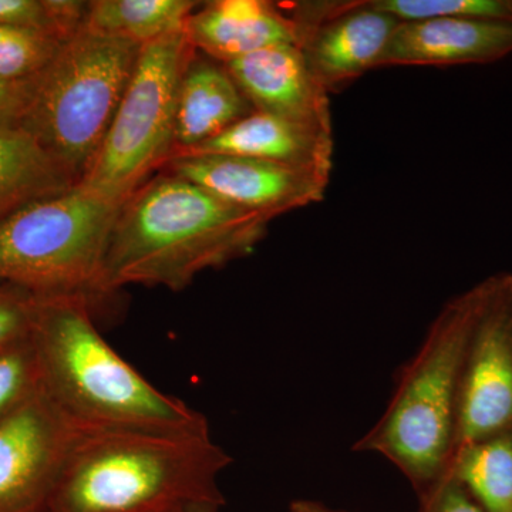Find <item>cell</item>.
Here are the masks:
<instances>
[{"mask_svg":"<svg viewBox=\"0 0 512 512\" xmlns=\"http://www.w3.org/2000/svg\"><path fill=\"white\" fill-rule=\"evenodd\" d=\"M221 507H215V505H197L194 508V512H220Z\"/></svg>","mask_w":512,"mask_h":512,"instance_id":"cell-29","label":"cell"},{"mask_svg":"<svg viewBox=\"0 0 512 512\" xmlns=\"http://www.w3.org/2000/svg\"><path fill=\"white\" fill-rule=\"evenodd\" d=\"M37 303L33 293L0 282V352L30 339Z\"/></svg>","mask_w":512,"mask_h":512,"instance_id":"cell-23","label":"cell"},{"mask_svg":"<svg viewBox=\"0 0 512 512\" xmlns=\"http://www.w3.org/2000/svg\"><path fill=\"white\" fill-rule=\"evenodd\" d=\"M79 184L19 126H0V222L42 198Z\"/></svg>","mask_w":512,"mask_h":512,"instance_id":"cell-17","label":"cell"},{"mask_svg":"<svg viewBox=\"0 0 512 512\" xmlns=\"http://www.w3.org/2000/svg\"><path fill=\"white\" fill-rule=\"evenodd\" d=\"M0 25L42 30L64 39L57 32L49 0H0Z\"/></svg>","mask_w":512,"mask_h":512,"instance_id":"cell-25","label":"cell"},{"mask_svg":"<svg viewBox=\"0 0 512 512\" xmlns=\"http://www.w3.org/2000/svg\"><path fill=\"white\" fill-rule=\"evenodd\" d=\"M252 111L224 64L191 59L178 93L174 153L217 137Z\"/></svg>","mask_w":512,"mask_h":512,"instance_id":"cell-16","label":"cell"},{"mask_svg":"<svg viewBox=\"0 0 512 512\" xmlns=\"http://www.w3.org/2000/svg\"><path fill=\"white\" fill-rule=\"evenodd\" d=\"M288 512H349L340 508L329 507V505L315 500H295L289 505Z\"/></svg>","mask_w":512,"mask_h":512,"instance_id":"cell-27","label":"cell"},{"mask_svg":"<svg viewBox=\"0 0 512 512\" xmlns=\"http://www.w3.org/2000/svg\"><path fill=\"white\" fill-rule=\"evenodd\" d=\"M42 387L32 336L0 352V424L18 412Z\"/></svg>","mask_w":512,"mask_h":512,"instance_id":"cell-22","label":"cell"},{"mask_svg":"<svg viewBox=\"0 0 512 512\" xmlns=\"http://www.w3.org/2000/svg\"><path fill=\"white\" fill-rule=\"evenodd\" d=\"M32 343L43 389L80 429H210L204 414L158 390L109 345L86 299L39 298Z\"/></svg>","mask_w":512,"mask_h":512,"instance_id":"cell-3","label":"cell"},{"mask_svg":"<svg viewBox=\"0 0 512 512\" xmlns=\"http://www.w3.org/2000/svg\"><path fill=\"white\" fill-rule=\"evenodd\" d=\"M194 0H93L86 26L106 35L146 45L184 32L188 18L200 8Z\"/></svg>","mask_w":512,"mask_h":512,"instance_id":"cell-19","label":"cell"},{"mask_svg":"<svg viewBox=\"0 0 512 512\" xmlns=\"http://www.w3.org/2000/svg\"><path fill=\"white\" fill-rule=\"evenodd\" d=\"M372 3L400 22L440 18L512 22V0H375Z\"/></svg>","mask_w":512,"mask_h":512,"instance_id":"cell-21","label":"cell"},{"mask_svg":"<svg viewBox=\"0 0 512 512\" xmlns=\"http://www.w3.org/2000/svg\"><path fill=\"white\" fill-rule=\"evenodd\" d=\"M416 512H483L456 478L446 474L436 484L417 495Z\"/></svg>","mask_w":512,"mask_h":512,"instance_id":"cell-24","label":"cell"},{"mask_svg":"<svg viewBox=\"0 0 512 512\" xmlns=\"http://www.w3.org/2000/svg\"><path fill=\"white\" fill-rule=\"evenodd\" d=\"M210 429H80L45 512H150L225 505L231 466Z\"/></svg>","mask_w":512,"mask_h":512,"instance_id":"cell-1","label":"cell"},{"mask_svg":"<svg viewBox=\"0 0 512 512\" xmlns=\"http://www.w3.org/2000/svg\"><path fill=\"white\" fill-rule=\"evenodd\" d=\"M64 40L55 33L0 25V83L33 79L55 57Z\"/></svg>","mask_w":512,"mask_h":512,"instance_id":"cell-20","label":"cell"},{"mask_svg":"<svg viewBox=\"0 0 512 512\" xmlns=\"http://www.w3.org/2000/svg\"><path fill=\"white\" fill-rule=\"evenodd\" d=\"M164 173L204 188L220 200L274 218L323 200L330 175L292 165L221 156L185 154L171 158Z\"/></svg>","mask_w":512,"mask_h":512,"instance_id":"cell-11","label":"cell"},{"mask_svg":"<svg viewBox=\"0 0 512 512\" xmlns=\"http://www.w3.org/2000/svg\"><path fill=\"white\" fill-rule=\"evenodd\" d=\"M481 282L483 301L461 367L454 451L512 427V274Z\"/></svg>","mask_w":512,"mask_h":512,"instance_id":"cell-8","label":"cell"},{"mask_svg":"<svg viewBox=\"0 0 512 512\" xmlns=\"http://www.w3.org/2000/svg\"><path fill=\"white\" fill-rule=\"evenodd\" d=\"M140 43L83 26L28 82L18 126L80 183L113 123Z\"/></svg>","mask_w":512,"mask_h":512,"instance_id":"cell-5","label":"cell"},{"mask_svg":"<svg viewBox=\"0 0 512 512\" xmlns=\"http://www.w3.org/2000/svg\"><path fill=\"white\" fill-rule=\"evenodd\" d=\"M76 426L43 386L0 424V512H45Z\"/></svg>","mask_w":512,"mask_h":512,"instance_id":"cell-10","label":"cell"},{"mask_svg":"<svg viewBox=\"0 0 512 512\" xmlns=\"http://www.w3.org/2000/svg\"><path fill=\"white\" fill-rule=\"evenodd\" d=\"M483 293L480 282L443 306L379 421L352 447L386 458L417 495L446 476L453 456L461 367Z\"/></svg>","mask_w":512,"mask_h":512,"instance_id":"cell-4","label":"cell"},{"mask_svg":"<svg viewBox=\"0 0 512 512\" xmlns=\"http://www.w3.org/2000/svg\"><path fill=\"white\" fill-rule=\"evenodd\" d=\"M286 9L298 25L299 49L328 94L380 67L400 23L372 2H298Z\"/></svg>","mask_w":512,"mask_h":512,"instance_id":"cell-9","label":"cell"},{"mask_svg":"<svg viewBox=\"0 0 512 512\" xmlns=\"http://www.w3.org/2000/svg\"><path fill=\"white\" fill-rule=\"evenodd\" d=\"M224 66L255 111L332 134L329 94L299 46L266 47Z\"/></svg>","mask_w":512,"mask_h":512,"instance_id":"cell-12","label":"cell"},{"mask_svg":"<svg viewBox=\"0 0 512 512\" xmlns=\"http://www.w3.org/2000/svg\"><path fill=\"white\" fill-rule=\"evenodd\" d=\"M197 505H188V507H171L164 508V510L150 511V512H194Z\"/></svg>","mask_w":512,"mask_h":512,"instance_id":"cell-28","label":"cell"},{"mask_svg":"<svg viewBox=\"0 0 512 512\" xmlns=\"http://www.w3.org/2000/svg\"><path fill=\"white\" fill-rule=\"evenodd\" d=\"M195 52L185 32L146 43L113 123L80 185L123 205L175 150L178 93Z\"/></svg>","mask_w":512,"mask_h":512,"instance_id":"cell-7","label":"cell"},{"mask_svg":"<svg viewBox=\"0 0 512 512\" xmlns=\"http://www.w3.org/2000/svg\"><path fill=\"white\" fill-rule=\"evenodd\" d=\"M446 474L483 512H512V427L458 447Z\"/></svg>","mask_w":512,"mask_h":512,"instance_id":"cell-18","label":"cell"},{"mask_svg":"<svg viewBox=\"0 0 512 512\" xmlns=\"http://www.w3.org/2000/svg\"><path fill=\"white\" fill-rule=\"evenodd\" d=\"M269 221L177 175L158 174L121 205L104 261V291L128 285L183 291L201 272L251 254Z\"/></svg>","mask_w":512,"mask_h":512,"instance_id":"cell-2","label":"cell"},{"mask_svg":"<svg viewBox=\"0 0 512 512\" xmlns=\"http://www.w3.org/2000/svg\"><path fill=\"white\" fill-rule=\"evenodd\" d=\"M184 32L195 50L222 64L266 47L299 46L295 20L284 6L266 0L204 3L188 18Z\"/></svg>","mask_w":512,"mask_h":512,"instance_id":"cell-14","label":"cell"},{"mask_svg":"<svg viewBox=\"0 0 512 512\" xmlns=\"http://www.w3.org/2000/svg\"><path fill=\"white\" fill-rule=\"evenodd\" d=\"M120 208L80 184L20 208L0 222V282L93 306L109 296L104 261Z\"/></svg>","mask_w":512,"mask_h":512,"instance_id":"cell-6","label":"cell"},{"mask_svg":"<svg viewBox=\"0 0 512 512\" xmlns=\"http://www.w3.org/2000/svg\"><path fill=\"white\" fill-rule=\"evenodd\" d=\"M185 154L256 158L330 175L333 136L318 128L254 110L217 137L188 150L177 151L173 157Z\"/></svg>","mask_w":512,"mask_h":512,"instance_id":"cell-15","label":"cell"},{"mask_svg":"<svg viewBox=\"0 0 512 512\" xmlns=\"http://www.w3.org/2000/svg\"><path fill=\"white\" fill-rule=\"evenodd\" d=\"M28 82L0 83V126H18L26 103Z\"/></svg>","mask_w":512,"mask_h":512,"instance_id":"cell-26","label":"cell"},{"mask_svg":"<svg viewBox=\"0 0 512 512\" xmlns=\"http://www.w3.org/2000/svg\"><path fill=\"white\" fill-rule=\"evenodd\" d=\"M512 53V22L440 18L400 22L382 66L487 64Z\"/></svg>","mask_w":512,"mask_h":512,"instance_id":"cell-13","label":"cell"}]
</instances>
